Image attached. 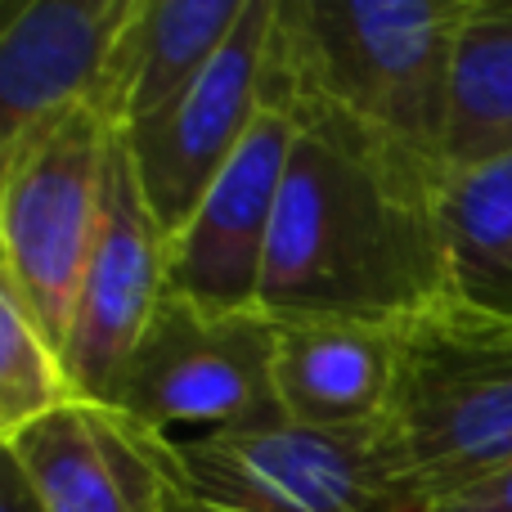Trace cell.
I'll list each match as a JSON object with an SVG mask.
<instances>
[{
  "instance_id": "cell-18",
  "label": "cell",
  "mask_w": 512,
  "mask_h": 512,
  "mask_svg": "<svg viewBox=\"0 0 512 512\" xmlns=\"http://www.w3.org/2000/svg\"><path fill=\"white\" fill-rule=\"evenodd\" d=\"M0 512H45L41 495L32 490V481L18 472V463L5 459V481H0Z\"/></svg>"
},
{
  "instance_id": "cell-7",
  "label": "cell",
  "mask_w": 512,
  "mask_h": 512,
  "mask_svg": "<svg viewBox=\"0 0 512 512\" xmlns=\"http://www.w3.org/2000/svg\"><path fill=\"white\" fill-rule=\"evenodd\" d=\"M274 0H248L230 45L216 63L162 113L126 126L122 149L135 185L158 221L162 239H176L198 212L207 189L243 149L265 108V45H270Z\"/></svg>"
},
{
  "instance_id": "cell-12",
  "label": "cell",
  "mask_w": 512,
  "mask_h": 512,
  "mask_svg": "<svg viewBox=\"0 0 512 512\" xmlns=\"http://www.w3.org/2000/svg\"><path fill=\"white\" fill-rule=\"evenodd\" d=\"M396 324L274 319V391L283 418L310 432L382 436L396 391Z\"/></svg>"
},
{
  "instance_id": "cell-10",
  "label": "cell",
  "mask_w": 512,
  "mask_h": 512,
  "mask_svg": "<svg viewBox=\"0 0 512 512\" xmlns=\"http://www.w3.org/2000/svg\"><path fill=\"white\" fill-rule=\"evenodd\" d=\"M5 445L45 512H171V436L77 396Z\"/></svg>"
},
{
  "instance_id": "cell-13",
  "label": "cell",
  "mask_w": 512,
  "mask_h": 512,
  "mask_svg": "<svg viewBox=\"0 0 512 512\" xmlns=\"http://www.w3.org/2000/svg\"><path fill=\"white\" fill-rule=\"evenodd\" d=\"M248 0H135L99 113L113 131L176 104L230 45Z\"/></svg>"
},
{
  "instance_id": "cell-1",
  "label": "cell",
  "mask_w": 512,
  "mask_h": 512,
  "mask_svg": "<svg viewBox=\"0 0 512 512\" xmlns=\"http://www.w3.org/2000/svg\"><path fill=\"white\" fill-rule=\"evenodd\" d=\"M292 158L256 306L405 324L450 301L441 167L328 104H292Z\"/></svg>"
},
{
  "instance_id": "cell-16",
  "label": "cell",
  "mask_w": 512,
  "mask_h": 512,
  "mask_svg": "<svg viewBox=\"0 0 512 512\" xmlns=\"http://www.w3.org/2000/svg\"><path fill=\"white\" fill-rule=\"evenodd\" d=\"M77 396L63 351L32 324L14 292L0 288V441Z\"/></svg>"
},
{
  "instance_id": "cell-5",
  "label": "cell",
  "mask_w": 512,
  "mask_h": 512,
  "mask_svg": "<svg viewBox=\"0 0 512 512\" xmlns=\"http://www.w3.org/2000/svg\"><path fill=\"white\" fill-rule=\"evenodd\" d=\"M171 512H418L382 436L297 423L171 441Z\"/></svg>"
},
{
  "instance_id": "cell-4",
  "label": "cell",
  "mask_w": 512,
  "mask_h": 512,
  "mask_svg": "<svg viewBox=\"0 0 512 512\" xmlns=\"http://www.w3.org/2000/svg\"><path fill=\"white\" fill-rule=\"evenodd\" d=\"M117 131L95 104L63 108L0 144V288L68 346Z\"/></svg>"
},
{
  "instance_id": "cell-6",
  "label": "cell",
  "mask_w": 512,
  "mask_h": 512,
  "mask_svg": "<svg viewBox=\"0 0 512 512\" xmlns=\"http://www.w3.org/2000/svg\"><path fill=\"white\" fill-rule=\"evenodd\" d=\"M108 405L171 441L176 427L256 432L288 423L274 391V319L198 306L167 288Z\"/></svg>"
},
{
  "instance_id": "cell-8",
  "label": "cell",
  "mask_w": 512,
  "mask_h": 512,
  "mask_svg": "<svg viewBox=\"0 0 512 512\" xmlns=\"http://www.w3.org/2000/svg\"><path fill=\"white\" fill-rule=\"evenodd\" d=\"M162 297H167V239L135 185L131 158L117 135L104 176L95 248L81 274L77 315L63 346L68 373L86 400H99V405L113 400L117 378Z\"/></svg>"
},
{
  "instance_id": "cell-17",
  "label": "cell",
  "mask_w": 512,
  "mask_h": 512,
  "mask_svg": "<svg viewBox=\"0 0 512 512\" xmlns=\"http://www.w3.org/2000/svg\"><path fill=\"white\" fill-rule=\"evenodd\" d=\"M432 512H512V472H504V477L486 481V486L468 490V495L450 499V504H441Z\"/></svg>"
},
{
  "instance_id": "cell-3",
  "label": "cell",
  "mask_w": 512,
  "mask_h": 512,
  "mask_svg": "<svg viewBox=\"0 0 512 512\" xmlns=\"http://www.w3.org/2000/svg\"><path fill=\"white\" fill-rule=\"evenodd\" d=\"M387 445L418 512L512 472V319L459 301L396 324Z\"/></svg>"
},
{
  "instance_id": "cell-11",
  "label": "cell",
  "mask_w": 512,
  "mask_h": 512,
  "mask_svg": "<svg viewBox=\"0 0 512 512\" xmlns=\"http://www.w3.org/2000/svg\"><path fill=\"white\" fill-rule=\"evenodd\" d=\"M135 0H14L0 23V144L104 99Z\"/></svg>"
},
{
  "instance_id": "cell-9",
  "label": "cell",
  "mask_w": 512,
  "mask_h": 512,
  "mask_svg": "<svg viewBox=\"0 0 512 512\" xmlns=\"http://www.w3.org/2000/svg\"><path fill=\"white\" fill-rule=\"evenodd\" d=\"M292 113L265 104L185 230L167 243V288L212 310H261L265 256L292 158Z\"/></svg>"
},
{
  "instance_id": "cell-2",
  "label": "cell",
  "mask_w": 512,
  "mask_h": 512,
  "mask_svg": "<svg viewBox=\"0 0 512 512\" xmlns=\"http://www.w3.org/2000/svg\"><path fill=\"white\" fill-rule=\"evenodd\" d=\"M477 0H274L265 104H328L441 167L454 50Z\"/></svg>"
},
{
  "instance_id": "cell-14",
  "label": "cell",
  "mask_w": 512,
  "mask_h": 512,
  "mask_svg": "<svg viewBox=\"0 0 512 512\" xmlns=\"http://www.w3.org/2000/svg\"><path fill=\"white\" fill-rule=\"evenodd\" d=\"M441 234L450 301L512 319V153L441 171Z\"/></svg>"
},
{
  "instance_id": "cell-15",
  "label": "cell",
  "mask_w": 512,
  "mask_h": 512,
  "mask_svg": "<svg viewBox=\"0 0 512 512\" xmlns=\"http://www.w3.org/2000/svg\"><path fill=\"white\" fill-rule=\"evenodd\" d=\"M512 153V0H477L459 32L441 171Z\"/></svg>"
}]
</instances>
